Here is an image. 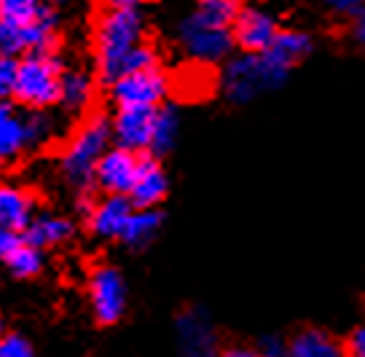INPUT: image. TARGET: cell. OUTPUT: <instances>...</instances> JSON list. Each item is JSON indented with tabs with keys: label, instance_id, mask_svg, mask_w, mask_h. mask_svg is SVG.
<instances>
[{
	"label": "cell",
	"instance_id": "9a60e30c",
	"mask_svg": "<svg viewBox=\"0 0 365 357\" xmlns=\"http://www.w3.org/2000/svg\"><path fill=\"white\" fill-rule=\"evenodd\" d=\"M35 218V199L27 188L0 183V226L11 231H24Z\"/></svg>",
	"mask_w": 365,
	"mask_h": 357
},
{
	"label": "cell",
	"instance_id": "ba28073f",
	"mask_svg": "<svg viewBox=\"0 0 365 357\" xmlns=\"http://www.w3.org/2000/svg\"><path fill=\"white\" fill-rule=\"evenodd\" d=\"M180 43L185 54L196 62H217L231 51V30L223 27H210L196 16H188L180 27Z\"/></svg>",
	"mask_w": 365,
	"mask_h": 357
},
{
	"label": "cell",
	"instance_id": "4dcf8cb0",
	"mask_svg": "<svg viewBox=\"0 0 365 357\" xmlns=\"http://www.w3.org/2000/svg\"><path fill=\"white\" fill-rule=\"evenodd\" d=\"M346 355L349 357H365V331L363 328H357V331L349 336V341H346Z\"/></svg>",
	"mask_w": 365,
	"mask_h": 357
},
{
	"label": "cell",
	"instance_id": "7a4b0ae2",
	"mask_svg": "<svg viewBox=\"0 0 365 357\" xmlns=\"http://www.w3.org/2000/svg\"><path fill=\"white\" fill-rule=\"evenodd\" d=\"M110 145V124L100 113L89 115L76 135L68 140V148L62 153V170L70 183L86 188L94 180V170L103 159V153Z\"/></svg>",
	"mask_w": 365,
	"mask_h": 357
},
{
	"label": "cell",
	"instance_id": "3957f363",
	"mask_svg": "<svg viewBox=\"0 0 365 357\" xmlns=\"http://www.w3.org/2000/svg\"><path fill=\"white\" fill-rule=\"evenodd\" d=\"M287 70L277 68L263 54H247V57L231 59L223 73V92L228 100L237 105H245L255 100L258 94L272 92L285 81Z\"/></svg>",
	"mask_w": 365,
	"mask_h": 357
},
{
	"label": "cell",
	"instance_id": "7c38bea8",
	"mask_svg": "<svg viewBox=\"0 0 365 357\" xmlns=\"http://www.w3.org/2000/svg\"><path fill=\"white\" fill-rule=\"evenodd\" d=\"M153 115H156V108H121L113 121V138L118 148L135 150V153L148 148Z\"/></svg>",
	"mask_w": 365,
	"mask_h": 357
},
{
	"label": "cell",
	"instance_id": "2e32d148",
	"mask_svg": "<svg viewBox=\"0 0 365 357\" xmlns=\"http://www.w3.org/2000/svg\"><path fill=\"white\" fill-rule=\"evenodd\" d=\"M30 143L27 118L16 115L6 103H0V167L19 159Z\"/></svg>",
	"mask_w": 365,
	"mask_h": 357
},
{
	"label": "cell",
	"instance_id": "4316f807",
	"mask_svg": "<svg viewBox=\"0 0 365 357\" xmlns=\"http://www.w3.org/2000/svg\"><path fill=\"white\" fill-rule=\"evenodd\" d=\"M0 357H35V352L22 336H0Z\"/></svg>",
	"mask_w": 365,
	"mask_h": 357
},
{
	"label": "cell",
	"instance_id": "1f68e13d",
	"mask_svg": "<svg viewBox=\"0 0 365 357\" xmlns=\"http://www.w3.org/2000/svg\"><path fill=\"white\" fill-rule=\"evenodd\" d=\"M282 352H285L282 341H277V338H263L261 352H258V355L261 357H282Z\"/></svg>",
	"mask_w": 365,
	"mask_h": 357
},
{
	"label": "cell",
	"instance_id": "cb8c5ba5",
	"mask_svg": "<svg viewBox=\"0 0 365 357\" xmlns=\"http://www.w3.org/2000/svg\"><path fill=\"white\" fill-rule=\"evenodd\" d=\"M6 266H9L16 276H35L41 271V266H43L41 247H35V244H30V242H22L9 258H6Z\"/></svg>",
	"mask_w": 365,
	"mask_h": 357
},
{
	"label": "cell",
	"instance_id": "83f0119b",
	"mask_svg": "<svg viewBox=\"0 0 365 357\" xmlns=\"http://www.w3.org/2000/svg\"><path fill=\"white\" fill-rule=\"evenodd\" d=\"M14 78H16V59L0 54V103H6L14 94Z\"/></svg>",
	"mask_w": 365,
	"mask_h": 357
},
{
	"label": "cell",
	"instance_id": "30bf717a",
	"mask_svg": "<svg viewBox=\"0 0 365 357\" xmlns=\"http://www.w3.org/2000/svg\"><path fill=\"white\" fill-rule=\"evenodd\" d=\"M182 357H217V336L202 311H185L178 320Z\"/></svg>",
	"mask_w": 365,
	"mask_h": 357
},
{
	"label": "cell",
	"instance_id": "6da1fadb",
	"mask_svg": "<svg viewBox=\"0 0 365 357\" xmlns=\"http://www.w3.org/2000/svg\"><path fill=\"white\" fill-rule=\"evenodd\" d=\"M143 43V16L135 9H108L97 24V68L103 81H115L124 57Z\"/></svg>",
	"mask_w": 365,
	"mask_h": 357
},
{
	"label": "cell",
	"instance_id": "ac0fdd59",
	"mask_svg": "<svg viewBox=\"0 0 365 357\" xmlns=\"http://www.w3.org/2000/svg\"><path fill=\"white\" fill-rule=\"evenodd\" d=\"M73 234V223L68 218L59 215H41L33 218L24 229V242L35 244V247H54L62 244L65 239H70Z\"/></svg>",
	"mask_w": 365,
	"mask_h": 357
},
{
	"label": "cell",
	"instance_id": "e0dca14e",
	"mask_svg": "<svg viewBox=\"0 0 365 357\" xmlns=\"http://www.w3.org/2000/svg\"><path fill=\"white\" fill-rule=\"evenodd\" d=\"M309 48H312V43H309V35L296 33V30H285V33L274 35L272 46L266 48V51H261V54L269 59V62H274L277 68L290 70L298 59L307 57Z\"/></svg>",
	"mask_w": 365,
	"mask_h": 357
},
{
	"label": "cell",
	"instance_id": "f546056e",
	"mask_svg": "<svg viewBox=\"0 0 365 357\" xmlns=\"http://www.w3.org/2000/svg\"><path fill=\"white\" fill-rule=\"evenodd\" d=\"M328 6L339 16H352V19L363 16V3L360 0H328Z\"/></svg>",
	"mask_w": 365,
	"mask_h": 357
},
{
	"label": "cell",
	"instance_id": "8fae6325",
	"mask_svg": "<svg viewBox=\"0 0 365 357\" xmlns=\"http://www.w3.org/2000/svg\"><path fill=\"white\" fill-rule=\"evenodd\" d=\"M231 27H234V35H231V38H234L247 54H261V51H266V48L272 46L274 35L279 33L272 16L263 11H255V9H247V11L237 14V19H234Z\"/></svg>",
	"mask_w": 365,
	"mask_h": 357
},
{
	"label": "cell",
	"instance_id": "52a82bcc",
	"mask_svg": "<svg viewBox=\"0 0 365 357\" xmlns=\"http://www.w3.org/2000/svg\"><path fill=\"white\" fill-rule=\"evenodd\" d=\"M89 296L94 317L103 325L118 323L126 309V285L121 274L110 266H100L91 271Z\"/></svg>",
	"mask_w": 365,
	"mask_h": 357
},
{
	"label": "cell",
	"instance_id": "603a6c76",
	"mask_svg": "<svg viewBox=\"0 0 365 357\" xmlns=\"http://www.w3.org/2000/svg\"><path fill=\"white\" fill-rule=\"evenodd\" d=\"M240 0H202L199 9H196V19H202L210 27H223L231 30V24L240 14Z\"/></svg>",
	"mask_w": 365,
	"mask_h": 357
},
{
	"label": "cell",
	"instance_id": "836d02e7",
	"mask_svg": "<svg viewBox=\"0 0 365 357\" xmlns=\"http://www.w3.org/2000/svg\"><path fill=\"white\" fill-rule=\"evenodd\" d=\"M220 357H261L258 352H252V349H228L226 355Z\"/></svg>",
	"mask_w": 365,
	"mask_h": 357
},
{
	"label": "cell",
	"instance_id": "7402d4cb",
	"mask_svg": "<svg viewBox=\"0 0 365 357\" xmlns=\"http://www.w3.org/2000/svg\"><path fill=\"white\" fill-rule=\"evenodd\" d=\"M178 132H180V118H178V113H175L172 108H156L148 148L153 150V153H167V150L175 145Z\"/></svg>",
	"mask_w": 365,
	"mask_h": 357
},
{
	"label": "cell",
	"instance_id": "d6986e66",
	"mask_svg": "<svg viewBox=\"0 0 365 357\" xmlns=\"http://www.w3.org/2000/svg\"><path fill=\"white\" fill-rule=\"evenodd\" d=\"M287 357H341V346L325 331L309 328V331H301L290 341Z\"/></svg>",
	"mask_w": 365,
	"mask_h": 357
},
{
	"label": "cell",
	"instance_id": "e575fe53",
	"mask_svg": "<svg viewBox=\"0 0 365 357\" xmlns=\"http://www.w3.org/2000/svg\"><path fill=\"white\" fill-rule=\"evenodd\" d=\"M0 336H3V325H0Z\"/></svg>",
	"mask_w": 365,
	"mask_h": 357
},
{
	"label": "cell",
	"instance_id": "f1b7e54d",
	"mask_svg": "<svg viewBox=\"0 0 365 357\" xmlns=\"http://www.w3.org/2000/svg\"><path fill=\"white\" fill-rule=\"evenodd\" d=\"M22 242L24 239L19 237V231L3 229V226H0V261H6V258H9Z\"/></svg>",
	"mask_w": 365,
	"mask_h": 357
},
{
	"label": "cell",
	"instance_id": "44dd1931",
	"mask_svg": "<svg viewBox=\"0 0 365 357\" xmlns=\"http://www.w3.org/2000/svg\"><path fill=\"white\" fill-rule=\"evenodd\" d=\"M91 97H94V81L86 73H81V70L62 73V78H59V100L68 105L70 110L86 108L91 103Z\"/></svg>",
	"mask_w": 365,
	"mask_h": 357
},
{
	"label": "cell",
	"instance_id": "9c48e42d",
	"mask_svg": "<svg viewBox=\"0 0 365 357\" xmlns=\"http://www.w3.org/2000/svg\"><path fill=\"white\" fill-rule=\"evenodd\" d=\"M137 164H140V159H137L135 150L108 148L97 164V170H94V180L103 185L108 194L124 196L129 194V188L135 183Z\"/></svg>",
	"mask_w": 365,
	"mask_h": 357
},
{
	"label": "cell",
	"instance_id": "5bb4252c",
	"mask_svg": "<svg viewBox=\"0 0 365 357\" xmlns=\"http://www.w3.org/2000/svg\"><path fill=\"white\" fill-rule=\"evenodd\" d=\"M132 215V202L118 194H108L89 215V229L91 234L103 237V239H118L124 231L126 220Z\"/></svg>",
	"mask_w": 365,
	"mask_h": 357
},
{
	"label": "cell",
	"instance_id": "4fadbf2b",
	"mask_svg": "<svg viewBox=\"0 0 365 357\" xmlns=\"http://www.w3.org/2000/svg\"><path fill=\"white\" fill-rule=\"evenodd\" d=\"M167 188H170V180H167V172L159 167V162L156 159H140L135 183L129 188L132 205L135 207H156L167 196Z\"/></svg>",
	"mask_w": 365,
	"mask_h": 357
},
{
	"label": "cell",
	"instance_id": "8992f818",
	"mask_svg": "<svg viewBox=\"0 0 365 357\" xmlns=\"http://www.w3.org/2000/svg\"><path fill=\"white\" fill-rule=\"evenodd\" d=\"M170 92V78L156 68L124 73L113 81V100L121 108H159Z\"/></svg>",
	"mask_w": 365,
	"mask_h": 357
},
{
	"label": "cell",
	"instance_id": "5b68a950",
	"mask_svg": "<svg viewBox=\"0 0 365 357\" xmlns=\"http://www.w3.org/2000/svg\"><path fill=\"white\" fill-rule=\"evenodd\" d=\"M54 14L46 11L30 24H9L0 22V54L16 57V54H46L54 46Z\"/></svg>",
	"mask_w": 365,
	"mask_h": 357
},
{
	"label": "cell",
	"instance_id": "d4e9b609",
	"mask_svg": "<svg viewBox=\"0 0 365 357\" xmlns=\"http://www.w3.org/2000/svg\"><path fill=\"white\" fill-rule=\"evenodd\" d=\"M43 14L41 0H0V22L30 24Z\"/></svg>",
	"mask_w": 365,
	"mask_h": 357
},
{
	"label": "cell",
	"instance_id": "484cf974",
	"mask_svg": "<svg viewBox=\"0 0 365 357\" xmlns=\"http://www.w3.org/2000/svg\"><path fill=\"white\" fill-rule=\"evenodd\" d=\"M156 65H159L156 48L148 46V43H137V46L124 57V62H121V73H118V76H124V73H135V70L156 68ZM110 83H113V81H110Z\"/></svg>",
	"mask_w": 365,
	"mask_h": 357
},
{
	"label": "cell",
	"instance_id": "277c9868",
	"mask_svg": "<svg viewBox=\"0 0 365 357\" xmlns=\"http://www.w3.org/2000/svg\"><path fill=\"white\" fill-rule=\"evenodd\" d=\"M59 62L48 54H27L16 62L14 97L27 108H48L59 103Z\"/></svg>",
	"mask_w": 365,
	"mask_h": 357
},
{
	"label": "cell",
	"instance_id": "d6a6232c",
	"mask_svg": "<svg viewBox=\"0 0 365 357\" xmlns=\"http://www.w3.org/2000/svg\"><path fill=\"white\" fill-rule=\"evenodd\" d=\"M110 9H135L140 0H105Z\"/></svg>",
	"mask_w": 365,
	"mask_h": 357
},
{
	"label": "cell",
	"instance_id": "ffe728a7",
	"mask_svg": "<svg viewBox=\"0 0 365 357\" xmlns=\"http://www.w3.org/2000/svg\"><path fill=\"white\" fill-rule=\"evenodd\" d=\"M161 229V212L153 207H140L137 212L129 215L124 231L118 239H124L126 244L132 247H145L148 242H153V237L159 234Z\"/></svg>",
	"mask_w": 365,
	"mask_h": 357
},
{
	"label": "cell",
	"instance_id": "d590c367",
	"mask_svg": "<svg viewBox=\"0 0 365 357\" xmlns=\"http://www.w3.org/2000/svg\"><path fill=\"white\" fill-rule=\"evenodd\" d=\"M54 3H65V0H54Z\"/></svg>",
	"mask_w": 365,
	"mask_h": 357
}]
</instances>
